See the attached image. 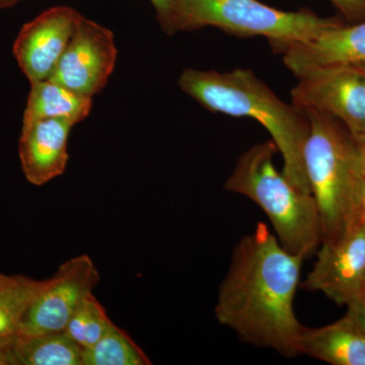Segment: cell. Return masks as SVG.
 Returning a JSON list of instances; mask_svg holds the SVG:
<instances>
[{"instance_id": "obj_1", "label": "cell", "mask_w": 365, "mask_h": 365, "mask_svg": "<svg viewBox=\"0 0 365 365\" xmlns=\"http://www.w3.org/2000/svg\"><path fill=\"white\" fill-rule=\"evenodd\" d=\"M302 257L281 246L264 222L235 245L218 289L215 317L237 337L287 359L299 354L304 326L294 312Z\"/></svg>"}, {"instance_id": "obj_2", "label": "cell", "mask_w": 365, "mask_h": 365, "mask_svg": "<svg viewBox=\"0 0 365 365\" xmlns=\"http://www.w3.org/2000/svg\"><path fill=\"white\" fill-rule=\"evenodd\" d=\"M178 85L208 111L251 118L263 125L282 155V174L300 191L312 194L304 160L309 133L306 112L283 102L251 69H185Z\"/></svg>"}, {"instance_id": "obj_3", "label": "cell", "mask_w": 365, "mask_h": 365, "mask_svg": "<svg viewBox=\"0 0 365 365\" xmlns=\"http://www.w3.org/2000/svg\"><path fill=\"white\" fill-rule=\"evenodd\" d=\"M304 112L309 120L304 153L307 181L321 217L322 244H333L359 223L365 182L351 132L336 118Z\"/></svg>"}, {"instance_id": "obj_4", "label": "cell", "mask_w": 365, "mask_h": 365, "mask_svg": "<svg viewBox=\"0 0 365 365\" xmlns=\"http://www.w3.org/2000/svg\"><path fill=\"white\" fill-rule=\"evenodd\" d=\"M277 153L272 139L255 144L239 158L225 189L256 203L270 220L281 246L307 259L323 241L321 217L313 195L300 191L276 170L273 158Z\"/></svg>"}, {"instance_id": "obj_5", "label": "cell", "mask_w": 365, "mask_h": 365, "mask_svg": "<svg viewBox=\"0 0 365 365\" xmlns=\"http://www.w3.org/2000/svg\"><path fill=\"white\" fill-rule=\"evenodd\" d=\"M344 24L309 9L284 11L259 0H181L177 31L212 26L237 37H264L278 54L309 42L328 29Z\"/></svg>"}, {"instance_id": "obj_6", "label": "cell", "mask_w": 365, "mask_h": 365, "mask_svg": "<svg viewBox=\"0 0 365 365\" xmlns=\"http://www.w3.org/2000/svg\"><path fill=\"white\" fill-rule=\"evenodd\" d=\"M100 281V274L88 255L71 258L62 264L53 277L46 279L21 321L20 332L25 335L66 330L76 309ZM18 334V335H19Z\"/></svg>"}, {"instance_id": "obj_7", "label": "cell", "mask_w": 365, "mask_h": 365, "mask_svg": "<svg viewBox=\"0 0 365 365\" xmlns=\"http://www.w3.org/2000/svg\"><path fill=\"white\" fill-rule=\"evenodd\" d=\"M292 88V104L336 118L352 134L365 132V83L354 66L307 71Z\"/></svg>"}, {"instance_id": "obj_8", "label": "cell", "mask_w": 365, "mask_h": 365, "mask_svg": "<svg viewBox=\"0 0 365 365\" xmlns=\"http://www.w3.org/2000/svg\"><path fill=\"white\" fill-rule=\"evenodd\" d=\"M117 54L112 31L83 16L49 79L93 98L107 85Z\"/></svg>"}, {"instance_id": "obj_9", "label": "cell", "mask_w": 365, "mask_h": 365, "mask_svg": "<svg viewBox=\"0 0 365 365\" xmlns=\"http://www.w3.org/2000/svg\"><path fill=\"white\" fill-rule=\"evenodd\" d=\"M365 281V223H356L339 241L321 244L317 260L300 287L318 292L338 306L361 299Z\"/></svg>"}, {"instance_id": "obj_10", "label": "cell", "mask_w": 365, "mask_h": 365, "mask_svg": "<svg viewBox=\"0 0 365 365\" xmlns=\"http://www.w3.org/2000/svg\"><path fill=\"white\" fill-rule=\"evenodd\" d=\"M83 16L72 7L54 6L23 26L13 51L31 83L51 78Z\"/></svg>"}, {"instance_id": "obj_11", "label": "cell", "mask_w": 365, "mask_h": 365, "mask_svg": "<svg viewBox=\"0 0 365 365\" xmlns=\"http://www.w3.org/2000/svg\"><path fill=\"white\" fill-rule=\"evenodd\" d=\"M283 63L295 76L317 68L365 63V21L328 29L309 42L287 48Z\"/></svg>"}, {"instance_id": "obj_12", "label": "cell", "mask_w": 365, "mask_h": 365, "mask_svg": "<svg viewBox=\"0 0 365 365\" xmlns=\"http://www.w3.org/2000/svg\"><path fill=\"white\" fill-rule=\"evenodd\" d=\"M73 126L68 120L54 118L23 125L19 155L28 182L42 186L66 172L68 162L67 143Z\"/></svg>"}, {"instance_id": "obj_13", "label": "cell", "mask_w": 365, "mask_h": 365, "mask_svg": "<svg viewBox=\"0 0 365 365\" xmlns=\"http://www.w3.org/2000/svg\"><path fill=\"white\" fill-rule=\"evenodd\" d=\"M299 354L332 365H365V334L349 314L319 328L304 326Z\"/></svg>"}, {"instance_id": "obj_14", "label": "cell", "mask_w": 365, "mask_h": 365, "mask_svg": "<svg viewBox=\"0 0 365 365\" xmlns=\"http://www.w3.org/2000/svg\"><path fill=\"white\" fill-rule=\"evenodd\" d=\"M93 98L78 95L51 79L31 83L28 102L24 112L23 125L36 120H68L74 125L90 115Z\"/></svg>"}, {"instance_id": "obj_15", "label": "cell", "mask_w": 365, "mask_h": 365, "mask_svg": "<svg viewBox=\"0 0 365 365\" xmlns=\"http://www.w3.org/2000/svg\"><path fill=\"white\" fill-rule=\"evenodd\" d=\"M11 351L13 365H83V349L64 331L19 334Z\"/></svg>"}, {"instance_id": "obj_16", "label": "cell", "mask_w": 365, "mask_h": 365, "mask_svg": "<svg viewBox=\"0 0 365 365\" xmlns=\"http://www.w3.org/2000/svg\"><path fill=\"white\" fill-rule=\"evenodd\" d=\"M45 282L21 275L0 279V343L11 344L16 339L26 311Z\"/></svg>"}, {"instance_id": "obj_17", "label": "cell", "mask_w": 365, "mask_h": 365, "mask_svg": "<svg viewBox=\"0 0 365 365\" xmlns=\"http://www.w3.org/2000/svg\"><path fill=\"white\" fill-rule=\"evenodd\" d=\"M83 365H150L151 362L143 350L115 325L88 349L83 350Z\"/></svg>"}, {"instance_id": "obj_18", "label": "cell", "mask_w": 365, "mask_h": 365, "mask_svg": "<svg viewBox=\"0 0 365 365\" xmlns=\"http://www.w3.org/2000/svg\"><path fill=\"white\" fill-rule=\"evenodd\" d=\"M112 324L104 307L91 294L76 309L64 332L85 350L95 345L107 333Z\"/></svg>"}, {"instance_id": "obj_19", "label": "cell", "mask_w": 365, "mask_h": 365, "mask_svg": "<svg viewBox=\"0 0 365 365\" xmlns=\"http://www.w3.org/2000/svg\"><path fill=\"white\" fill-rule=\"evenodd\" d=\"M157 13L160 26L168 35L177 33L178 14L181 0H150Z\"/></svg>"}, {"instance_id": "obj_20", "label": "cell", "mask_w": 365, "mask_h": 365, "mask_svg": "<svg viewBox=\"0 0 365 365\" xmlns=\"http://www.w3.org/2000/svg\"><path fill=\"white\" fill-rule=\"evenodd\" d=\"M350 24L365 21V0H330Z\"/></svg>"}, {"instance_id": "obj_21", "label": "cell", "mask_w": 365, "mask_h": 365, "mask_svg": "<svg viewBox=\"0 0 365 365\" xmlns=\"http://www.w3.org/2000/svg\"><path fill=\"white\" fill-rule=\"evenodd\" d=\"M347 313L356 321L365 334V297L355 300L347 306Z\"/></svg>"}, {"instance_id": "obj_22", "label": "cell", "mask_w": 365, "mask_h": 365, "mask_svg": "<svg viewBox=\"0 0 365 365\" xmlns=\"http://www.w3.org/2000/svg\"><path fill=\"white\" fill-rule=\"evenodd\" d=\"M355 146H356L357 158H359L360 172L365 182V132L364 133L353 134Z\"/></svg>"}, {"instance_id": "obj_23", "label": "cell", "mask_w": 365, "mask_h": 365, "mask_svg": "<svg viewBox=\"0 0 365 365\" xmlns=\"http://www.w3.org/2000/svg\"><path fill=\"white\" fill-rule=\"evenodd\" d=\"M11 344L0 343V365H13V357H11Z\"/></svg>"}, {"instance_id": "obj_24", "label": "cell", "mask_w": 365, "mask_h": 365, "mask_svg": "<svg viewBox=\"0 0 365 365\" xmlns=\"http://www.w3.org/2000/svg\"><path fill=\"white\" fill-rule=\"evenodd\" d=\"M359 222L365 223V188L364 195H362L361 202H360Z\"/></svg>"}, {"instance_id": "obj_25", "label": "cell", "mask_w": 365, "mask_h": 365, "mask_svg": "<svg viewBox=\"0 0 365 365\" xmlns=\"http://www.w3.org/2000/svg\"><path fill=\"white\" fill-rule=\"evenodd\" d=\"M21 0H0V11L1 9H11L21 2Z\"/></svg>"}, {"instance_id": "obj_26", "label": "cell", "mask_w": 365, "mask_h": 365, "mask_svg": "<svg viewBox=\"0 0 365 365\" xmlns=\"http://www.w3.org/2000/svg\"><path fill=\"white\" fill-rule=\"evenodd\" d=\"M355 68L359 71L360 76H362V78H364V83H365V63L364 64H359V66H354Z\"/></svg>"}, {"instance_id": "obj_27", "label": "cell", "mask_w": 365, "mask_h": 365, "mask_svg": "<svg viewBox=\"0 0 365 365\" xmlns=\"http://www.w3.org/2000/svg\"><path fill=\"white\" fill-rule=\"evenodd\" d=\"M362 297H365V281H364V294H362Z\"/></svg>"}, {"instance_id": "obj_28", "label": "cell", "mask_w": 365, "mask_h": 365, "mask_svg": "<svg viewBox=\"0 0 365 365\" xmlns=\"http://www.w3.org/2000/svg\"><path fill=\"white\" fill-rule=\"evenodd\" d=\"M4 274L0 273V279H1L2 277H4Z\"/></svg>"}]
</instances>
